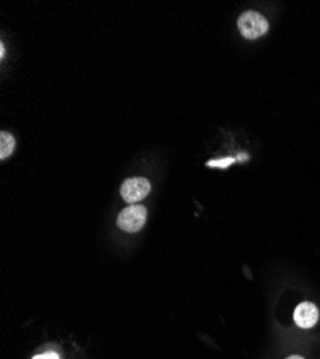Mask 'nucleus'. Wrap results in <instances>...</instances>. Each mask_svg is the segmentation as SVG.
I'll use <instances>...</instances> for the list:
<instances>
[{"label":"nucleus","instance_id":"5","mask_svg":"<svg viewBox=\"0 0 320 359\" xmlns=\"http://www.w3.org/2000/svg\"><path fill=\"white\" fill-rule=\"evenodd\" d=\"M14 150V139L9 132L0 134V158H8Z\"/></svg>","mask_w":320,"mask_h":359},{"label":"nucleus","instance_id":"6","mask_svg":"<svg viewBox=\"0 0 320 359\" xmlns=\"http://www.w3.org/2000/svg\"><path fill=\"white\" fill-rule=\"evenodd\" d=\"M235 160L231 158V157H227V158H222V160H211L209 161V167H215V168H227L230 167Z\"/></svg>","mask_w":320,"mask_h":359},{"label":"nucleus","instance_id":"4","mask_svg":"<svg viewBox=\"0 0 320 359\" xmlns=\"http://www.w3.org/2000/svg\"><path fill=\"white\" fill-rule=\"evenodd\" d=\"M317 320H319V309L313 303L303 302L296 307L295 322L297 327L303 329H309L314 327Z\"/></svg>","mask_w":320,"mask_h":359},{"label":"nucleus","instance_id":"9","mask_svg":"<svg viewBox=\"0 0 320 359\" xmlns=\"http://www.w3.org/2000/svg\"><path fill=\"white\" fill-rule=\"evenodd\" d=\"M0 55H2V58L5 57V46H3V45L0 46Z\"/></svg>","mask_w":320,"mask_h":359},{"label":"nucleus","instance_id":"8","mask_svg":"<svg viewBox=\"0 0 320 359\" xmlns=\"http://www.w3.org/2000/svg\"><path fill=\"white\" fill-rule=\"evenodd\" d=\"M286 359H305V358H301L299 355H293V356H289V358H286Z\"/></svg>","mask_w":320,"mask_h":359},{"label":"nucleus","instance_id":"10","mask_svg":"<svg viewBox=\"0 0 320 359\" xmlns=\"http://www.w3.org/2000/svg\"><path fill=\"white\" fill-rule=\"evenodd\" d=\"M247 158H248V157L246 156V154H242V156L237 157V160H240V161H242V160H247Z\"/></svg>","mask_w":320,"mask_h":359},{"label":"nucleus","instance_id":"1","mask_svg":"<svg viewBox=\"0 0 320 359\" xmlns=\"http://www.w3.org/2000/svg\"><path fill=\"white\" fill-rule=\"evenodd\" d=\"M239 30L246 39H257L268 29V22L257 12H244L239 18Z\"/></svg>","mask_w":320,"mask_h":359},{"label":"nucleus","instance_id":"3","mask_svg":"<svg viewBox=\"0 0 320 359\" xmlns=\"http://www.w3.org/2000/svg\"><path fill=\"white\" fill-rule=\"evenodd\" d=\"M151 190L149 181L142 178V177H136V178H128L124 181L121 185V196L127 203L136 204L137 201L142 200L147 197V194Z\"/></svg>","mask_w":320,"mask_h":359},{"label":"nucleus","instance_id":"2","mask_svg":"<svg viewBox=\"0 0 320 359\" xmlns=\"http://www.w3.org/2000/svg\"><path fill=\"white\" fill-rule=\"evenodd\" d=\"M147 220V209L141 204H132V206L124 209L118 216V226L124 232L137 233L140 232Z\"/></svg>","mask_w":320,"mask_h":359},{"label":"nucleus","instance_id":"7","mask_svg":"<svg viewBox=\"0 0 320 359\" xmlns=\"http://www.w3.org/2000/svg\"><path fill=\"white\" fill-rule=\"evenodd\" d=\"M32 359H59V356H58L56 352H45V353H42V355L33 356Z\"/></svg>","mask_w":320,"mask_h":359}]
</instances>
